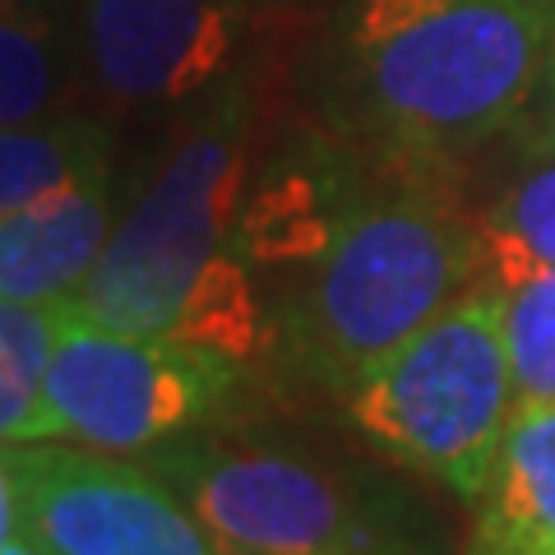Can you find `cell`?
Wrapping results in <instances>:
<instances>
[{"mask_svg":"<svg viewBox=\"0 0 555 555\" xmlns=\"http://www.w3.org/2000/svg\"><path fill=\"white\" fill-rule=\"evenodd\" d=\"M20 532L47 555H228L144 459L75 440L5 444Z\"/></svg>","mask_w":555,"mask_h":555,"instance_id":"8","label":"cell"},{"mask_svg":"<svg viewBox=\"0 0 555 555\" xmlns=\"http://www.w3.org/2000/svg\"><path fill=\"white\" fill-rule=\"evenodd\" d=\"M116 232V177L98 167L0 218V297L75 306Z\"/></svg>","mask_w":555,"mask_h":555,"instance_id":"10","label":"cell"},{"mask_svg":"<svg viewBox=\"0 0 555 555\" xmlns=\"http://www.w3.org/2000/svg\"><path fill=\"white\" fill-rule=\"evenodd\" d=\"M379 158L343 134H297L250 167L241 195L236 246L259 269H310L375 181Z\"/></svg>","mask_w":555,"mask_h":555,"instance_id":"9","label":"cell"},{"mask_svg":"<svg viewBox=\"0 0 555 555\" xmlns=\"http://www.w3.org/2000/svg\"><path fill=\"white\" fill-rule=\"evenodd\" d=\"M116 163V120L98 107H65L0 126V218Z\"/></svg>","mask_w":555,"mask_h":555,"instance_id":"12","label":"cell"},{"mask_svg":"<svg viewBox=\"0 0 555 555\" xmlns=\"http://www.w3.org/2000/svg\"><path fill=\"white\" fill-rule=\"evenodd\" d=\"M551 33V0H343L328 130L385 163L454 167L524 120Z\"/></svg>","mask_w":555,"mask_h":555,"instance_id":"1","label":"cell"},{"mask_svg":"<svg viewBox=\"0 0 555 555\" xmlns=\"http://www.w3.org/2000/svg\"><path fill=\"white\" fill-rule=\"evenodd\" d=\"M14 537H20V495H14V473H10L5 444H0V551H5Z\"/></svg>","mask_w":555,"mask_h":555,"instance_id":"19","label":"cell"},{"mask_svg":"<svg viewBox=\"0 0 555 555\" xmlns=\"http://www.w3.org/2000/svg\"><path fill=\"white\" fill-rule=\"evenodd\" d=\"M89 107L79 0H0V126Z\"/></svg>","mask_w":555,"mask_h":555,"instance_id":"11","label":"cell"},{"mask_svg":"<svg viewBox=\"0 0 555 555\" xmlns=\"http://www.w3.org/2000/svg\"><path fill=\"white\" fill-rule=\"evenodd\" d=\"M228 555H232V551H228Z\"/></svg>","mask_w":555,"mask_h":555,"instance_id":"21","label":"cell"},{"mask_svg":"<svg viewBox=\"0 0 555 555\" xmlns=\"http://www.w3.org/2000/svg\"><path fill=\"white\" fill-rule=\"evenodd\" d=\"M0 555H47V551H42L38 542H28V537L20 532V537H14V542H10L5 551H0Z\"/></svg>","mask_w":555,"mask_h":555,"instance_id":"20","label":"cell"},{"mask_svg":"<svg viewBox=\"0 0 555 555\" xmlns=\"http://www.w3.org/2000/svg\"><path fill=\"white\" fill-rule=\"evenodd\" d=\"M473 555H555V542H537V537H509V532H481Z\"/></svg>","mask_w":555,"mask_h":555,"instance_id":"18","label":"cell"},{"mask_svg":"<svg viewBox=\"0 0 555 555\" xmlns=\"http://www.w3.org/2000/svg\"><path fill=\"white\" fill-rule=\"evenodd\" d=\"M481 532L555 542V398L514 408L481 495Z\"/></svg>","mask_w":555,"mask_h":555,"instance_id":"13","label":"cell"},{"mask_svg":"<svg viewBox=\"0 0 555 555\" xmlns=\"http://www.w3.org/2000/svg\"><path fill=\"white\" fill-rule=\"evenodd\" d=\"M241 366L171 338L116 334L69 310L47 371V408L56 440L144 459L204 430L232 403Z\"/></svg>","mask_w":555,"mask_h":555,"instance_id":"6","label":"cell"},{"mask_svg":"<svg viewBox=\"0 0 555 555\" xmlns=\"http://www.w3.org/2000/svg\"><path fill=\"white\" fill-rule=\"evenodd\" d=\"M477 283H486L481 222L463 208L449 167L379 158L328 250L273 310V343L310 385L347 398Z\"/></svg>","mask_w":555,"mask_h":555,"instance_id":"2","label":"cell"},{"mask_svg":"<svg viewBox=\"0 0 555 555\" xmlns=\"http://www.w3.org/2000/svg\"><path fill=\"white\" fill-rule=\"evenodd\" d=\"M518 408L505 292L477 283L347 393L357 430L449 495L481 500Z\"/></svg>","mask_w":555,"mask_h":555,"instance_id":"5","label":"cell"},{"mask_svg":"<svg viewBox=\"0 0 555 555\" xmlns=\"http://www.w3.org/2000/svg\"><path fill=\"white\" fill-rule=\"evenodd\" d=\"M69 324V306H24L0 297V444L56 440L47 371Z\"/></svg>","mask_w":555,"mask_h":555,"instance_id":"15","label":"cell"},{"mask_svg":"<svg viewBox=\"0 0 555 555\" xmlns=\"http://www.w3.org/2000/svg\"><path fill=\"white\" fill-rule=\"evenodd\" d=\"M500 292H505V338L518 403L555 398V273H537Z\"/></svg>","mask_w":555,"mask_h":555,"instance_id":"16","label":"cell"},{"mask_svg":"<svg viewBox=\"0 0 555 555\" xmlns=\"http://www.w3.org/2000/svg\"><path fill=\"white\" fill-rule=\"evenodd\" d=\"M144 463L232 555H430L403 500L301 449L204 426Z\"/></svg>","mask_w":555,"mask_h":555,"instance_id":"4","label":"cell"},{"mask_svg":"<svg viewBox=\"0 0 555 555\" xmlns=\"http://www.w3.org/2000/svg\"><path fill=\"white\" fill-rule=\"evenodd\" d=\"M255 79H228L190 102L167 139L158 171L139 185L98 269L75 297V315L116 334L171 338L190 292L218 259L236 255V218L255 167Z\"/></svg>","mask_w":555,"mask_h":555,"instance_id":"3","label":"cell"},{"mask_svg":"<svg viewBox=\"0 0 555 555\" xmlns=\"http://www.w3.org/2000/svg\"><path fill=\"white\" fill-rule=\"evenodd\" d=\"M273 0H79L83 93L102 116L185 112L250 75Z\"/></svg>","mask_w":555,"mask_h":555,"instance_id":"7","label":"cell"},{"mask_svg":"<svg viewBox=\"0 0 555 555\" xmlns=\"http://www.w3.org/2000/svg\"><path fill=\"white\" fill-rule=\"evenodd\" d=\"M514 130L524 134V153H555V33H551V51L542 65V83H537L528 112Z\"/></svg>","mask_w":555,"mask_h":555,"instance_id":"17","label":"cell"},{"mask_svg":"<svg viewBox=\"0 0 555 555\" xmlns=\"http://www.w3.org/2000/svg\"><path fill=\"white\" fill-rule=\"evenodd\" d=\"M486 283L514 287L524 278L555 273V153H528V163L481 208Z\"/></svg>","mask_w":555,"mask_h":555,"instance_id":"14","label":"cell"}]
</instances>
